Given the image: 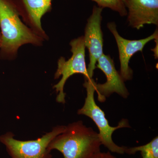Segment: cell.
<instances>
[{
	"label": "cell",
	"instance_id": "6da1fadb",
	"mask_svg": "<svg viewBox=\"0 0 158 158\" xmlns=\"http://www.w3.org/2000/svg\"><path fill=\"white\" fill-rule=\"evenodd\" d=\"M0 59H16L25 44L41 46L45 40L37 36L20 18L13 0H0Z\"/></svg>",
	"mask_w": 158,
	"mask_h": 158
},
{
	"label": "cell",
	"instance_id": "7a4b0ae2",
	"mask_svg": "<svg viewBox=\"0 0 158 158\" xmlns=\"http://www.w3.org/2000/svg\"><path fill=\"white\" fill-rule=\"evenodd\" d=\"M101 145L98 133L78 121L65 127L64 131L50 142L48 148L59 151L64 158H91L100 152Z\"/></svg>",
	"mask_w": 158,
	"mask_h": 158
},
{
	"label": "cell",
	"instance_id": "3957f363",
	"mask_svg": "<svg viewBox=\"0 0 158 158\" xmlns=\"http://www.w3.org/2000/svg\"><path fill=\"white\" fill-rule=\"evenodd\" d=\"M85 83L83 86L86 88L87 96L85 98L84 106L78 110L79 115H85L92 119L99 130V135L102 144L104 145L111 152L119 154L125 153L126 147H121L114 143L112 139V135L116 130L122 128H131L128 120L122 119L116 127L111 126L108 119L106 118L104 111L96 104L94 99L95 92L93 78L85 77Z\"/></svg>",
	"mask_w": 158,
	"mask_h": 158
},
{
	"label": "cell",
	"instance_id": "277c9868",
	"mask_svg": "<svg viewBox=\"0 0 158 158\" xmlns=\"http://www.w3.org/2000/svg\"><path fill=\"white\" fill-rule=\"evenodd\" d=\"M65 127L58 126L41 138L32 141L16 140L12 133L8 132L0 136V142L6 146L11 158H52L48 144L56 136L64 131Z\"/></svg>",
	"mask_w": 158,
	"mask_h": 158
},
{
	"label": "cell",
	"instance_id": "5b68a950",
	"mask_svg": "<svg viewBox=\"0 0 158 158\" xmlns=\"http://www.w3.org/2000/svg\"><path fill=\"white\" fill-rule=\"evenodd\" d=\"M71 57L66 61L65 58L61 57L57 62V69L54 75V78H62L59 83L54 85L53 88L58 94L56 97L58 102L65 103V93L64 88L66 81L72 76L75 74H81L85 77L90 79L85 62V47L84 36L72 40L69 43Z\"/></svg>",
	"mask_w": 158,
	"mask_h": 158
},
{
	"label": "cell",
	"instance_id": "8992f818",
	"mask_svg": "<svg viewBox=\"0 0 158 158\" xmlns=\"http://www.w3.org/2000/svg\"><path fill=\"white\" fill-rule=\"evenodd\" d=\"M103 9L94 6L92 14L87 20L84 36L85 47L89 54V63L87 68L88 75L92 78L98 59L103 54V37L101 28Z\"/></svg>",
	"mask_w": 158,
	"mask_h": 158
},
{
	"label": "cell",
	"instance_id": "52a82bcc",
	"mask_svg": "<svg viewBox=\"0 0 158 158\" xmlns=\"http://www.w3.org/2000/svg\"><path fill=\"white\" fill-rule=\"evenodd\" d=\"M97 62L96 68L100 69L107 79L106 81L103 84H97L94 82V88L99 101L104 102L107 97L114 93L117 94L123 98H127L129 96V92L120 73L116 70L113 59L109 55L103 54Z\"/></svg>",
	"mask_w": 158,
	"mask_h": 158
},
{
	"label": "cell",
	"instance_id": "ba28073f",
	"mask_svg": "<svg viewBox=\"0 0 158 158\" xmlns=\"http://www.w3.org/2000/svg\"><path fill=\"white\" fill-rule=\"evenodd\" d=\"M107 26L115 37L118 47L120 64V75L124 81H131L133 78V71L129 65L130 59L137 52H142L144 46L148 43L158 37V29H156L151 36L144 39L130 40L125 39L119 35L115 22L109 23Z\"/></svg>",
	"mask_w": 158,
	"mask_h": 158
},
{
	"label": "cell",
	"instance_id": "9c48e42d",
	"mask_svg": "<svg viewBox=\"0 0 158 158\" xmlns=\"http://www.w3.org/2000/svg\"><path fill=\"white\" fill-rule=\"evenodd\" d=\"M23 22L44 40L49 37L41 26L43 16L52 9V0H13Z\"/></svg>",
	"mask_w": 158,
	"mask_h": 158
},
{
	"label": "cell",
	"instance_id": "30bf717a",
	"mask_svg": "<svg viewBox=\"0 0 158 158\" xmlns=\"http://www.w3.org/2000/svg\"><path fill=\"white\" fill-rule=\"evenodd\" d=\"M129 25L140 30L144 25H158V0H123Z\"/></svg>",
	"mask_w": 158,
	"mask_h": 158
},
{
	"label": "cell",
	"instance_id": "8fae6325",
	"mask_svg": "<svg viewBox=\"0 0 158 158\" xmlns=\"http://www.w3.org/2000/svg\"><path fill=\"white\" fill-rule=\"evenodd\" d=\"M141 152L142 158H158V137L156 136L150 142L137 147L125 148V153L134 155Z\"/></svg>",
	"mask_w": 158,
	"mask_h": 158
},
{
	"label": "cell",
	"instance_id": "7c38bea8",
	"mask_svg": "<svg viewBox=\"0 0 158 158\" xmlns=\"http://www.w3.org/2000/svg\"><path fill=\"white\" fill-rule=\"evenodd\" d=\"M100 8H108L118 12L121 16L127 15V11L123 0H91Z\"/></svg>",
	"mask_w": 158,
	"mask_h": 158
},
{
	"label": "cell",
	"instance_id": "4fadbf2b",
	"mask_svg": "<svg viewBox=\"0 0 158 158\" xmlns=\"http://www.w3.org/2000/svg\"><path fill=\"white\" fill-rule=\"evenodd\" d=\"M91 158H116L115 156L111 154L110 152L97 153L94 156Z\"/></svg>",
	"mask_w": 158,
	"mask_h": 158
},
{
	"label": "cell",
	"instance_id": "5bb4252c",
	"mask_svg": "<svg viewBox=\"0 0 158 158\" xmlns=\"http://www.w3.org/2000/svg\"><path fill=\"white\" fill-rule=\"evenodd\" d=\"M156 43V46L154 48L152 49L151 50L154 52V56L156 59L158 58V37L155 39Z\"/></svg>",
	"mask_w": 158,
	"mask_h": 158
},
{
	"label": "cell",
	"instance_id": "9a60e30c",
	"mask_svg": "<svg viewBox=\"0 0 158 158\" xmlns=\"http://www.w3.org/2000/svg\"><path fill=\"white\" fill-rule=\"evenodd\" d=\"M1 31H0V44H1Z\"/></svg>",
	"mask_w": 158,
	"mask_h": 158
}]
</instances>
